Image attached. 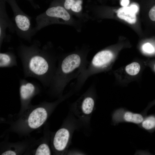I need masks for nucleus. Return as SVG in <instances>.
Returning a JSON list of instances; mask_svg holds the SVG:
<instances>
[{
	"instance_id": "7",
	"label": "nucleus",
	"mask_w": 155,
	"mask_h": 155,
	"mask_svg": "<svg viewBox=\"0 0 155 155\" xmlns=\"http://www.w3.org/2000/svg\"><path fill=\"white\" fill-rule=\"evenodd\" d=\"M32 140H26L15 143L3 141L1 143L0 155L25 154Z\"/></svg>"
},
{
	"instance_id": "20",
	"label": "nucleus",
	"mask_w": 155,
	"mask_h": 155,
	"mask_svg": "<svg viewBox=\"0 0 155 155\" xmlns=\"http://www.w3.org/2000/svg\"><path fill=\"white\" fill-rule=\"evenodd\" d=\"M129 3V0H121V4L123 7H126L128 6Z\"/></svg>"
},
{
	"instance_id": "15",
	"label": "nucleus",
	"mask_w": 155,
	"mask_h": 155,
	"mask_svg": "<svg viewBox=\"0 0 155 155\" xmlns=\"http://www.w3.org/2000/svg\"><path fill=\"white\" fill-rule=\"evenodd\" d=\"M16 58L14 53L11 51L0 53V67H11L17 66Z\"/></svg>"
},
{
	"instance_id": "2",
	"label": "nucleus",
	"mask_w": 155,
	"mask_h": 155,
	"mask_svg": "<svg viewBox=\"0 0 155 155\" xmlns=\"http://www.w3.org/2000/svg\"><path fill=\"white\" fill-rule=\"evenodd\" d=\"M53 103L44 101L36 105L31 104L22 114L11 121L8 131L20 136H27L44 124L53 109Z\"/></svg>"
},
{
	"instance_id": "9",
	"label": "nucleus",
	"mask_w": 155,
	"mask_h": 155,
	"mask_svg": "<svg viewBox=\"0 0 155 155\" xmlns=\"http://www.w3.org/2000/svg\"><path fill=\"white\" fill-rule=\"evenodd\" d=\"M6 0H0V47L6 38V30L13 33L15 31L14 24L7 15L6 8Z\"/></svg>"
},
{
	"instance_id": "18",
	"label": "nucleus",
	"mask_w": 155,
	"mask_h": 155,
	"mask_svg": "<svg viewBox=\"0 0 155 155\" xmlns=\"http://www.w3.org/2000/svg\"><path fill=\"white\" fill-rule=\"evenodd\" d=\"M142 126L145 129L149 130L155 127V117L150 116L145 119L142 122Z\"/></svg>"
},
{
	"instance_id": "5",
	"label": "nucleus",
	"mask_w": 155,
	"mask_h": 155,
	"mask_svg": "<svg viewBox=\"0 0 155 155\" xmlns=\"http://www.w3.org/2000/svg\"><path fill=\"white\" fill-rule=\"evenodd\" d=\"M40 89L37 84L24 79L20 80L19 94L20 108L17 115L22 114L31 104L34 97L40 92Z\"/></svg>"
},
{
	"instance_id": "1",
	"label": "nucleus",
	"mask_w": 155,
	"mask_h": 155,
	"mask_svg": "<svg viewBox=\"0 0 155 155\" xmlns=\"http://www.w3.org/2000/svg\"><path fill=\"white\" fill-rule=\"evenodd\" d=\"M25 77L39 80L45 86L50 81L51 70V54L47 44L42 46L35 40L30 46L21 44L17 49Z\"/></svg>"
},
{
	"instance_id": "21",
	"label": "nucleus",
	"mask_w": 155,
	"mask_h": 155,
	"mask_svg": "<svg viewBox=\"0 0 155 155\" xmlns=\"http://www.w3.org/2000/svg\"><path fill=\"white\" fill-rule=\"evenodd\" d=\"M26 0L29 1L31 5L32 6V7L36 9L39 7V6L34 2V0Z\"/></svg>"
},
{
	"instance_id": "4",
	"label": "nucleus",
	"mask_w": 155,
	"mask_h": 155,
	"mask_svg": "<svg viewBox=\"0 0 155 155\" xmlns=\"http://www.w3.org/2000/svg\"><path fill=\"white\" fill-rule=\"evenodd\" d=\"M13 12L15 30L18 35L25 40L30 42L35 34L31 26V18L24 13L16 0H6Z\"/></svg>"
},
{
	"instance_id": "3",
	"label": "nucleus",
	"mask_w": 155,
	"mask_h": 155,
	"mask_svg": "<svg viewBox=\"0 0 155 155\" xmlns=\"http://www.w3.org/2000/svg\"><path fill=\"white\" fill-rule=\"evenodd\" d=\"M36 24L33 28L35 34L38 31L48 26L55 24L73 26L79 30L81 23L74 19L64 7L61 0H53L49 7L44 12L37 16Z\"/></svg>"
},
{
	"instance_id": "17",
	"label": "nucleus",
	"mask_w": 155,
	"mask_h": 155,
	"mask_svg": "<svg viewBox=\"0 0 155 155\" xmlns=\"http://www.w3.org/2000/svg\"><path fill=\"white\" fill-rule=\"evenodd\" d=\"M140 69L139 64L137 62H133L127 65L125 67V70L128 74L135 75L139 73Z\"/></svg>"
},
{
	"instance_id": "19",
	"label": "nucleus",
	"mask_w": 155,
	"mask_h": 155,
	"mask_svg": "<svg viewBox=\"0 0 155 155\" xmlns=\"http://www.w3.org/2000/svg\"><path fill=\"white\" fill-rule=\"evenodd\" d=\"M142 49L144 52L148 53H152L154 51L153 46L149 42L144 44L142 46Z\"/></svg>"
},
{
	"instance_id": "22",
	"label": "nucleus",
	"mask_w": 155,
	"mask_h": 155,
	"mask_svg": "<svg viewBox=\"0 0 155 155\" xmlns=\"http://www.w3.org/2000/svg\"><path fill=\"white\" fill-rule=\"evenodd\" d=\"M154 69H155V64L154 65Z\"/></svg>"
},
{
	"instance_id": "8",
	"label": "nucleus",
	"mask_w": 155,
	"mask_h": 155,
	"mask_svg": "<svg viewBox=\"0 0 155 155\" xmlns=\"http://www.w3.org/2000/svg\"><path fill=\"white\" fill-rule=\"evenodd\" d=\"M70 138L69 130L65 127L58 129L55 133L51 140V146L56 154H61L66 150Z\"/></svg>"
},
{
	"instance_id": "11",
	"label": "nucleus",
	"mask_w": 155,
	"mask_h": 155,
	"mask_svg": "<svg viewBox=\"0 0 155 155\" xmlns=\"http://www.w3.org/2000/svg\"><path fill=\"white\" fill-rule=\"evenodd\" d=\"M113 120L116 123L125 122L139 124L143 121L140 114L120 109L116 111L113 115Z\"/></svg>"
},
{
	"instance_id": "6",
	"label": "nucleus",
	"mask_w": 155,
	"mask_h": 155,
	"mask_svg": "<svg viewBox=\"0 0 155 155\" xmlns=\"http://www.w3.org/2000/svg\"><path fill=\"white\" fill-rule=\"evenodd\" d=\"M44 127L43 136L32 140L25 154L49 155L51 152L48 143V133Z\"/></svg>"
},
{
	"instance_id": "14",
	"label": "nucleus",
	"mask_w": 155,
	"mask_h": 155,
	"mask_svg": "<svg viewBox=\"0 0 155 155\" xmlns=\"http://www.w3.org/2000/svg\"><path fill=\"white\" fill-rule=\"evenodd\" d=\"M113 53L109 50H104L98 52L93 57L92 65L97 67H103L109 63L113 58Z\"/></svg>"
},
{
	"instance_id": "10",
	"label": "nucleus",
	"mask_w": 155,
	"mask_h": 155,
	"mask_svg": "<svg viewBox=\"0 0 155 155\" xmlns=\"http://www.w3.org/2000/svg\"><path fill=\"white\" fill-rule=\"evenodd\" d=\"M81 62L80 57L76 53H73L65 57L61 63L58 73V79L63 75L69 73L78 67Z\"/></svg>"
},
{
	"instance_id": "16",
	"label": "nucleus",
	"mask_w": 155,
	"mask_h": 155,
	"mask_svg": "<svg viewBox=\"0 0 155 155\" xmlns=\"http://www.w3.org/2000/svg\"><path fill=\"white\" fill-rule=\"evenodd\" d=\"M94 105L93 99L91 97L86 98L83 100L81 106L82 112L85 115H89L92 112Z\"/></svg>"
},
{
	"instance_id": "12",
	"label": "nucleus",
	"mask_w": 155,
	"mask_h": 155,
	"mask_svg": "<svg viewBox=\"0 0 155 155\" xmlns=\"http://www.w3.org/2000/svg\"><path fill=\"white\" fill-rule=\"evenodd\" d=\"M83 0H61L63 5L70 14L82 19L86 16L83 12Z\"/></svg>"
},
{
	"instance_id": "13",
	"label": "nucleus",
	"mask_w": 155,
	"mask_h": 155,
	"mask_svg": "<svg viewBox=\"0 0 155 155\" xmlns=\"http://www.w3.org/2000/svg\"><path fill=\"white\" fill-rule=\"evenodd\" d=\"M138 6L133 4L129 6L122 7L117 11V16L130 24H134L136 20V14L137 12Z\"/></svg>"
}]
</instances>
